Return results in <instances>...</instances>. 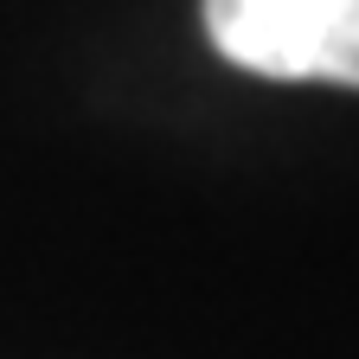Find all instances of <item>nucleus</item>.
Returning a JSON list of instances; mask_svg holds the SVG:
<instances>
[{"mask_svg":"<svg viewBox=\"0 0 359 359\" xmlns=\"http://www.w3.org/2000/svg\"><path fill=\"white\" fill-rule=\"evenodd\" d=\"M205 32L238 71L359 90V0H205Z\"/></svg>","mask_w":359,"mask_h":359,"instance_id":"1","label":"nucleus"}]
</instances>
